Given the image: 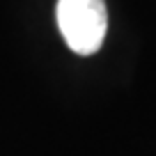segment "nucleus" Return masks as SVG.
Segmentation results:
<instances>
[{
	"label": "nucleus",
	"mask_w": 156,
	"mask_h": 156,
	"mask_svg": "<svg viewBox=\"0 0 156 156\" xmlns=\"http://www.w3.org/2000/svg\"><path fill=\"white\" fill-rule=\"evenodd\" d=\"M55 19L64 44L78 55H92L101 48L108 30L103 0H58Z\"/></svg>",
	"instance_id": "obj_1"
}]
</instances>
